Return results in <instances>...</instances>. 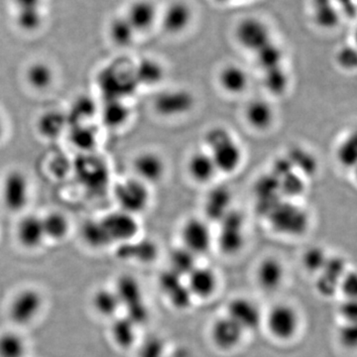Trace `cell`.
Segmentation results:
<instances>
[{
	"mask_svg": "<svg viewBox=\"0 0 357 357\" xmlns=\"http://www.w3.org/2000/svg\"><path fill=\"white\" fill-rule=\"evenodd\" d=\"M204 149L211 154L218 173L231 175L243 165V148L230 129L213 126L204 137Z\"/></svg>",
	"mask_w": 357,
	"mask_h": 357,
	"instance_id": "1",
	"label": "cell"
},
{
	"mask_svg": "<svg viewBox=\"0 0 357 357\" xmlns=\"http://www.w3.org/2000/svg\"><path fill=\"white\" fill-rule=\"evenodd\" d=\"M272 229L286 236H301L307 231L310 217L307 211L293 199H280L267 211Z\"/></svg>",
	"mask_w": 357,
	"mask_h": 357,
	"instance_id": "2",
	"label": "cell"
},
{
	"mask_svg": "<svg viewBox=\"0 0 357 357\" xmlns=\"http://www.w3.org/2000/svg\"><path fill=\"white\" fill-rule=\"evenodd\" d=\"M31 182L20 169H13L3 176L0 184V199L10 213H21L31 198Z\"/></svg>",
	"mask_w": 357,
	"mask_h": 357,
	"instance_id": "3",
	"label": "cell"
},
{
	"mask_svg": "<svg viewBox=\"0 0 357 357\" xmlns=\"http://www.w3.org/2000/svg\"><path fill=\"white\" fill-rule=\"evenodd\" d=\"M114 198L119 210L138 217L149 208L151 203L150 185L132 176L116 185Z\"/></svg>",
	"mask_w": 357,
	"mask_h": 357,
	"instance_id": "4",
	"label": "cell"
},
{
	"mask_svg": "<svg viewBox=\"0 0 357 357\" xmlns=\"http://www.w3.org/2000/svg\"><path fill=\"white\" fill-rule=\"evenodd\" d=\"M264 321L269 335L279 342L293 340L301 326L299 312L286 303L274 305L269 309Z\"/></svg>",
	"mask_w": 357,
	"mask_h": 357,
	"instance_id": "5",
	"label": "cell"
},
{
	"mask_svg": "<svg viewBox=\"0 0 357 357\" xmlns=\"http://www.w3.org/2000/svg\"><path fill=\"white\" fill-rule=\"evenodd\" d=\"M234 35L237 44L252 54L273 41L271 29L266 21L255 15L241 18L234 26Z\"/></svg>",
	"mask_w": 357,
	"mask_h": 357,
	"instance_id": "6",
	"label": "cell"
},
{
	"mask_svg": "<svg viewBox=\"0 0 357 357\" xmlns=\"http://www.w3.org/2000/svg\"><path fill=\"white\" fill-rule=\"evenodd\" d=\"M196 105V98L191 91L183 88L163 89L152 102L155 114L163 119H178L190 114Z\"/></svg>",
	"mask_w": 357,
	"mask_h": 357,
	"instance_id": "7",
	"label": "cell"
},
{
	"mask_svg": "<svg viewBox=\"0 0 357 357\" xmlns=\"http://www.w3.org/2000/svg\"><path fill=\"white\" fill-rule=\"evenodd\" d=\"M182 246L195 255H206L215 243V236L206 220L199 218H190L181 227Z\"/></svg>",
	"mask_w": 357,
	"mask_h": 357,
	"instance_id": "8",
	"label": "cell"
},
{
	"mask_svg": "<svg viewBox=\"0 0 357 357\" xmlns=\"http://www.w3.org/2000/svg\"><path fill=\"white\" fill-rule=\"evenodd\" d=\"M43 296L34 288L20 291L9 305V317L18 326H27L34 321L43 309Z\"/></svg>",
	"mask_w": 357,
	"mask_h": 357,
	"instance_id": "9",
	"label": "cell"
},
{
	"mask_svg": "<svg viewBox=\"0 0 357 357\" xmlns=\"http://www.w3.org/2000/svg\"><path fill=\"white\" fill-rule=\"evenodd\" d=\"M195 20V10L185 0H173L160 11L158 25L167 34L182 35L191 27Z\"/></svg>",
	"mask_w": 357,
	"mask_h": 357,
	"instance_id": "10",
	"label": "cell"
},
{
	"mask_svg": "<svg viewBox=\"0 0 357 357\" xmlns=\"http://www.w3.org/2000/svg\"><path fill=\"white\" fill-rule=\"evenodd\" d=\"M100 220L112 243H128L134 241L140 231L137 217L121 210L107 213Z\"/></svg>",
	"mask_w": 357,
	"mask_h": 357,
	"instance_id": "11",
	"label": "cell"
},
{
	"mask_svg": "<svg viewBox=\"0 0 357 357\" xmlns=\"http://www.w3.org/2000/svg\"><path fill=\"white\" fill-rule=\"evenodd\" d=\"M132 171L133 177L151 187L165 177L167 164L158 152L145 150L134 157Z\"/></svg>",
	"mask_w": 357,
	"mask_h": 357,
	"instance_id": "12",
	"label": "cell"
},
{
	"mask_svg": "<svg viewBox=\"0 0 357 357\" xmlns=\"http://www.w3.org/2000/svg\"><path fill=\"white\" fill-rule=\"evenodd\" d=\"M100 82L102 86L100 89L107 95V100H124L126 95H128L129 89L137 86L134 77L133 67L126 70L122 68L116 69L110 66L102 70Z\"/></svg>",
	"mask_w": 357,
	"mask_h": 357,
	"instance_id": "13",
	"label": "cell"
},
{
	"mask_svg": "<svg viewBox=\"0 0 357 357\" xmlns=\"http://www.w3.org/2000/svg\"><path fill=\"white\" fill-rule=\"evenodd\" d=\"M245 332L227 314L218 317L211 324L210 337L211 342L222 351L236 349L243 342Z\"/></svg>",
	"mask_w": 357,
	"mask_h": 357,
	"instance_id": "14",
	"label": "cell"
},
{
	"mask_svg": "<svg viewBox=\"0 0 357 357\" xmlns=\"http://www.w3.org/2000/svg\"><path fill=\"white\" fill-rule=\"evenodd\" d=\"M244 332H253L261 326L262 312L255 302L245 297H236L227 303V312Z\"/></svg>",
	"mask_w": 357,
	"mask_h": 357,
	"instance_id": "15",
	"label": "cell"
},
{
	"mask_svg": "<svg viewBox=\"0 0 357 357\" xmlns=\"http://www.w3.org/2000/svg\"><path fill=\"white\" fill-rule=\"evenodd\" d=\"M160 9L153 0H134L126 9V20L132 26L136 34H143L158 25Z\"/></svg>",
	"mask_w": 357,
	"mask_h": 357,
	"instance_id": "16",
	"label": "cell"
},
{
	"mask_svg": "<svg viewBox=\"0 0 357 357\" xmlns=\"http://www.w3.org/2000/svg\"><path fill=\"white\" fill-rule=\"evenodd\" d=\"M16 25L22 31H38L45 20L46 0H11Z\"/></svg>",
	"mask_w": 357,
	"mask_h": 357,
	"instance_id": "17",
	"label": "cell"
},
{
	"mask_svg": "<svg viewBox=\"0 0 357 357\" xmlns=\"http://www.w3.org/2000/svg\"><path fill=\"white\" fill-rule=\"evenodd\" d=\"M220 222L222 229L218 243L220 250L229 255L238 252L244 243L243 217L236 211H230Z\"/></svg>",
	"mask_w": 357,
	"mask_h": 357,
	"instance_id": "18",
	"label": "cell"
},
{
	"mask_svg": "<svg viewBox=\"0 0 357 357\" xmlns=\"http://www.w3.org/2000/svg\"><path fill=\"white\" fill-rule=\"evenodd\" d=\"M16 238L23 248L34 250L46 241L41 215L28 213L16 225Z\"/></svg>",
	"mask_w": 357,
	"mask_h": 357,
	"instance_id": "19",
	"label": "cell"
},
{
	"mask_svg": "<svg viewBox=\"0 0 357 357\" xmlns=\"http://www.w3.org/2000/svg\"><path fill=\"white\" fill-rule=\"evenodd\" d=\"M185 282L192 298L206 300L215 295L218 286V277L213 268L198 265L185 277Z\"/></svg>",
	"mask_w": 357,
	"mask_h": 357,
	"instance_id": "20",
	"label": "cell"
},
{
	"mask_svg": "<svg viewBox=\"0 0 357 357\" xmlns=\"http://www.w3.org/2000/svg\"><path fill=\"white\" fill-rule=\"evenodd\" d=\"M185 278L174 273L170 269L162 274L160 278V287L165 294L171 304L177 309H187L194 299L189 289L185 285Z\"/></svg>",
	"mask_w": 357,
	"mask_h": 357,
	"instance_id": "21",
	"label": "cell"
},
{
	"mask_svg": "<svg viewBox=\"0 0 357 357\" xmlns=\"http://www.w3.org/2000/svg\"><path fill=\"white\" fill-rule=\"evenodd\" d=\"M187 172L192 181L201 185L208 184L218 174L215 162L204 148L190 155L187 161Z\"/></svg>",
	"mask_w": 357,
	"mask_h": 357,
	"instance_id": "22",
	"label": "cell"
},
{
	"mask_svg": "<svg viewBox=\"0 0 357 357\" xmlns=\"http://www.w3.org/2000/svg\"><path fill=\"white\" fill-rule=\"evenodd\" d=\"M248 70L236 63H229L222 67L218 74V83L225 93L230 96L243 95L249 86Z\"/></svg>",
	"mask_w": 357,
	"mask_h": 357,
	"instance_id": "23",
	"label": "cell"
},
{
	"mask_svg": "<svg viewBox=\"0 0 357 357\" xmlns=\"http://www.w3.org/2000/svg\"><path fill=\"white\" fill-rule=\"evenodd\" d=\"M285 274V268L280 260L275 257H266L256 268L255 277L262 290L265 292H274L281 287Z\"/></svg>",
	"mask_w": 357,
	"mask_h": 357,
	"instance_id": "24",
	"label": "cell"
},
{
	"mask_svg": "<svg viewBox=\"0 0 357 357\" xmlns=\"http://www.w3.org/2000/svg\"><path fill=\"white\" fill-rule=\"evenodd\" d=\"M244 119L255 130L266 131L272 128L275 121L273 105L262 98L250 100L244 109Z\"/></svg>",
	"mask_w": 357,
	"mask_h": 357,
	"instance_id": "25",
	"label": "cell"
},
{
	"mask_svg": "<svg viewBox=\"0 0 357 357\" xmlns=\"http://www.w3.org/2000/svg\"><path fill=\"white\" fill-rule=\"evenodd\" d=\"M312 20L321 30L331 31L340 25L342 13L335 0H311Z\"/></svg>",
	"mask_w": 357,
	"mask_h": 357,
	"instance_id": "26",
	"label": "cell"
},
{
	"mask_svg": "<svg viewBox=\"0 0 357 357\" xmlns=\"http://www.w3.org/2000/svg\"><path fill=\"white\" fill-rule=\"evenodd\" d=\"M68 126V114L59 109L46 110L39 115L36 121L37 132L47 140L57 139L64 133Z\"/></svg>",
	"mask_w": 357,
	"mask_h": 357,
	"instance_id": "27",
	"label": "cell"
},
{
	"mask_svg": "<svg viewBox=\"0 0 357 357\" xmlns=\"http://www.w3.org/2000/svg\"><path fill=\"white\" fill-rule=\"evenodd\" d=\"M134 77L137 86H156L165 77V67L156 59L145 57L133 66Z\"/></svg>",
	"mask_w": 357,
	"mask_h": 357,
	"instance_id": "28",
	"label": "cell"
},
{
	"mask_svg": "<svg viewBox=\"0 0 357 357\" xmlns=\"http://www.w3.org/2000/svg\"><path fill=\"white\" fill-rule=\"evenodd\" d=\"M26 84L36 91H46L53 86L56 81V73L48 63H32L28 66L24 73Z\"/></svg>",
	"mask_w": 357,
	"mask_h": 357,
	"instance_id": "29",
	"label": "cell"
},
{
	"mask_svg": "<svg viewBox=\"0 0 357 357\" xmlns=\"http://www.w3.org/2000/svg\"><path fill=\"white\" fill-rule=\"evenodd\" d=\"M102 122L109 128H121L128 123L131 109L124 100H107L98 110Z\"/></svg>",
	"mask_w": 357,
	"mask_h": 357,
	"instance_id": "30",
	"label": "cell"
},
{
	"mask_svg": "<svg viewBox=\"0 0 357 357\" xmlns=\"http://www.w3.org/2000/svg\"><path fill=\"white\" fill-rule=\"evenodd\" d=\"M45 237L52 241H61L70 234L69 218L61 211H50L42 217Z\"/></svg>",
	"mask_w": 357,
	"mask_h": 357,
	"instance_id": "31",
	"label": "cell"
},
{
	"mask_svg": "<svg viewBox=\"0 0 357 357\" xmlns=\"http://www.w3.org/2000/svg\"><path fill=\"white\" fill-rule=\"evenodd\" d=\"M231 195L225 188H217L208 195L204 204L206 215L213 220H222L230 211Z\"/></svg>",
	"mask_w": 357,
	"mask_h": 357,
	"instance_id": "32",
	"label": "cell"
},
{
	"mask_svg": "<svg viewBox=\"0 0 357 357\" xmlns=\"http://www.w3.org/2000/svg\"><path fill=\"white\" fill-rule=\"evenodd\" d=\"M81 236L84 243L91 248L102 249L112 244L100 218L89 220L84 222L82 225Z\"/></svg>",
	"mask_w": 357,
	"mask_h": 357,
	"instance_id": "33",
	"label": "cell"
},
{
	"mask_svg": "<svg viewBox=\"0 0 357 357\" xmlns=\"http://www.w3.org/2000/svg\"><path fill=\"white\" fill-rule=\"evenodd\" d=\"M109 34L112 43L121 48H128L131 46L137 36L132 26L130 25L123 14L116 16L112 20L109 24Z\"/></svg>",
	"mask_w": 357,
	"mask_h": 357,
	"instance_id": "34",
	"label": "cell"
},
{
	"mask_svg": "<svg viewBox=\"0 0 357 357\" xmlns=\"http://www.w3.org/2000/svg\"><path fill=\"white\" fill-rule=\"evenodd\" d=\"M91 304L96 312L105 318L114 317L121 306V301L115 290L107 288L96 291L91 299Z\"/></svg>",
	"mask_w": 357,
	"mask_h": 357,
	"instance_id": "35",
	"label": "cell"
},
{
	"mask_svg": "<svg viewBox=\"0 0 357 357\" xmlns=\"http://www.w3.org/2000/svg\"><path fill=\"white\" fill-rule=\"evenodd\" d=\"M198 256L195 255L191 251L188 250L184 246L175 248L170 253L169 261H170V268L169 269L178 276L185 278L192 270L198 266Z\"/></svg>",
	"mask_w": 357,
	"mask_h": 357,
	"instance_id": "36",
	"label": "cell"
},
{
	"mask_svg": "<svg viewBox=\"0 0 357 357\" xmlns=\"http://www.w3.org/2000/svg\"><path fill=\"white\" fill-rule=\"evenodd\" d=\"M263 73V86L271 96L285 95L290 84V77L283 66Z\"/></svg>",
	"mask_w": 357,
	"mask_h": 357,
	"instance_id": "37",
	"label": "cell"
},
{
	"mask_svg": "<svg viewBox=\"0 0 357 357\" xmlns=\"http://www.w3.org/2000/svg\"><path fill=\"white\" fill-rule=\"evenodd\" d=\"M335 159L344 169L356 168L357 161V135L356 132L347 134L335 148Z\"/></svg>",
	"mask_w": 357,
	"mask_h": 357,
	"instance_id": "38",
	"label": "cell"
},
{
	"mask_svg": "<svg viewBox=\"0 0 357 357\" xmlns=\"http://www.w3.org/2000/svg\"><path fill=\"white\" fill-rule=\"evenodd\" d=\"M284 57L283 49L274 40L255 54L256 63L262 72L283 66Z\"/></svg>",
	"mask_w": 357,
	"mask_h": 357,
	"instance_id": "39",
	"label": "cell"
},
{
	"mask_svg": "<svg viewBox=\"0 0 357 357\" xmlns=\"http://www.w3.org/2000/svg\"><path fill=\"white\" fill-rule=\"evenodd\" d=\"M27 345L20 333L3 332L0 333V357H24Z\"/></svg>",
	"mask_w": 357,
	"mask_h": 357,
	"instance_id": "40",
	"label": "cell"
},
{
	"mask_svg": "<svg viewBox=\"0 0 357 357\" xmlns=\"http://www.w3.org/2000/svg\"><path fill=\"white\" fill-rule=\"evenodd\" d=\"M291 151L287 158L295 172L299 173L305 178L306 176L316 173L317 160L309 151L302 148H293Z\"/></svg>",
	"mask_w": 357,
	"mask_h": 357,
	"instance_id": "41",
	"label": "cell"
},
{
	"mask_svg": "<svg viewBox=\"0 0 357 357\" xmlns=\"http://www.w3.org/2000/svg\"><path fill=\"white\" fill-rule=\"evenodd\" d=\"M123 245H126V251L124 252L128 253L126 257L135 258L142 263L152 261L157 255L156 244L153 241H147V239L136 241V243L134 239L128 243H123Z\"/></svg>",
	"mask_w": 357,
	"mask_h": 357,
	"instance_id": "42",
	"label": "cell"
},
{
	"mask_svg": "<svg viewBox=\"0 0 357 357\" xmlns=\"http://www.w3.org/2000/svg\"><path fill=\"white\" fill-rule=\"evenodd\" d=\"M112 335L115 344L121 347H129L135 340V326L128 318L119 319L112 326Z\"/></svg>",
	"mask_w": 357,
	"mask_h": 357,
	"instance_id": "43",
	"label": "cell"
},
{
	"mask_svg": "<svg viewBox=\"0 0 357 357\" xmlns=\"http://www.w3.org/2000/svg\"><path fill=\"white\" fill-rule=\"evenodd\" d=\"M279 188H280V194L287 197L286 199H295L298 196H301L306 189V183L305 178L299 173L292 171L279 178Z\"/></svg>",
	"mask_w": 357,
	"mask_h": 357,
	"instance_id": "44",
	"label": "cell"
},
{
	"mask_svg": "<svg viewBox=\"0 0 357 357\" xmlns=\"http://www.w3.org/2000/svg\"><path fill=\"white\" fill-rule=\"evenodd\" d=\"M328 258V255H326L325 249L321 246H310L303 253L302 264L310 273L319 274L325 267Z\"/></svg>",
	"mask_w": 357,
	"mask_h": 357,
	"instance_id": "45",
	"label": "cell"
},
{
	"mask_svg": "<svg viewBox=\"0 0 357 357\" xmlns=\"http://www.w3.org/2000/svg\"><path fill=\"white\" fill-rule=\"evenodd\" d=\"M98 109L96 107V103L89 96H79L75 102L73 103V115L77 117V123H84V121L91 119Z\"/></svg>",
	"mask_w": 357,
	"mask_h": 357,
	"instance_id": "46",
	"label": "cell"
},
{
	"mask_svg": "<svg viewBox=\"0 0 357 357\" xmlns=\"http://www.w3.org/2000/svg\"><path fill=\"white\" fill-rule=\"evenodd\" d=\"M335 64L345 72H354L357 67V54L356 47L345 45L340 47L335 56Z\"/></svg>",
	"mask_w": 357,
	"mask_h": 357,
	"instance_id": "47",
	"label": "cell"
},
{
	"mask_svg": "<svg viewBox=\"0 0 357 357\" xmlns=\"http://www.w3.org/2000/svg\"><path fill=\"white\" fill-rule=\"evenodd\" d=\"M76 130L73 131L72 142L79 149H89L93 147L96 143V133L88 128L84 126V123H77L75 126Z\"/></svg>",
	"mask_w": 357,
	"mask_h": 357,
	"instance_id": "48",
	"label": "cell"
},
{
	"mask_svg": "<svg viewBox=\"0 0 357 357\" xmlns=\"http://www.w3.org/2000/svg\"><path fill=\"white\" fill-rule=\"evenodd\" d=\"M338 291L344 294L345 299L356 300L357 278L354 271H347L340 280Z\"/></svg>",
	"mask_w": 357,
	"mask_h": 357,
	"instance_id": "49",
	"label": "cell"
},
{
	"mask_svg": "<svg viewBox=\"0 0 357 357\" xmlns=\"http://www.w3.org/2000/svg\"><path fill=\"white\" fill-rule=\"evenodd\" d=\"M338 340L347 349H354L357 342L356 324H344L338 332Z\"/></svg>",
	"mask_w": 357,
	"mask_h": 357,
	"instance_id": "50",
	"label": "cell"
},
{
	"mask_svg": "<svg viewBox=\"0 0 357 357\" xmlns=\"http://www.w3.org/2000/svg\"><path fill=\"white\" fill-rule=\"evenodd\" d=\"M340 317L344 319V324H356L357 319V302L356 300L345 299L340 305Z\"/></svg>",
	"mask_w": 357,
	"mask_h": 357,
	"instance_id": "51",
	"label": "cell"
},
{
	"mask_svg": "<svg viewBox=\"0 0 357 357\" xmlns=\"http://www.w3.org/2000/svg\"><path fill=\"white\" fill-rule=\"evenodd\" d=\"M335 4L344 17H356V0H335Z\"/></svg>",
	"mask_w": 357,
	"mask_h": 357,
	"instance_id": "52",
	"label": "cell"
},
{
	"mask_svg": "<svg viewBox=\"0 0 357 357\" xmlns=\"http://www.w3.org/2000/svg\"><path fill=\"white\" fill-rule=\"evenodd\" d=\"M6 132V119H4L3 115L0 112V142L3 139Z\"/></svg>",
	"mask_w": 357,
	"mask_h": 357,
	"instance_id": "53",
	"label": "cell"
},
{
	"mask_svg": "<svg viewBox=\"0 0 357 357\" xmlns=\"http://www.w3.org/2000/svg\"><path fill=\"white\" fill-rule=\"evenodd\" d=\"M213 1L220 6H231V4L241 3V2L248 1V0H213Z\"/></svg>",
	"mask_w": 357,
	"mask_h": 357,
	"instance_id": "54",
	"label": "cell"
}]
</instances>
